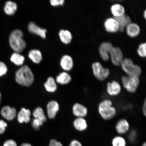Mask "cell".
<instances>
[{
    "label": "cell",
    "mask_w": 146,
    "mask_h": 146,
    "mask_svg": "<svg viewBox=\"0 0 146 146\" xmlns=\"http://www.w3.org/2000/svg\"><path fill=\"white\" fill-rule=\"evenodd\" d=\"M115 18L117 21L119 25V31L120 32H123L127 25L132 22L130 17L125 14L119 17Z\"/></svg>",
    "instance_id": "44dd1931"
},
{
    "label": "cell",
    "mask_w": 146,
    "mask_h": 146,
    "mask_svg": "<svg viewBox=\"0 0 146 146\" xmlns=\"http://www.w3.org/2000/svg\"><path fill=\"white\" fill-rule=\"evenodd\" d=\"M15 80L19 84L25 87H30L34 82V76L31 69L24 65L18 69L15 73Z\"/></svg>",
    "instance_id": "7a4b0ae2"
},
{
    "label": "cell",
    "mask_w": 146,
    "mask_h": 146,
    "mask_svg": "<svg viewBox=\"0 0 146 146\" xmlns=\"http://www.w3.org/2000/svg\"><path fill=\"white\" fill-rule=\"evenodd\" d=\"M33 114L35 118L40 120L43 123L46 121V117L44 114L43 109L41 107H38L35 109Z\"/></svg>",
    "instance_id": "4316f807"
},
{
    "label": "cell",
    "mask_w": 146,
    "mask_h": 146,
    "mask_svg": "<svg viewBox=\"0 0 146 146\" xmlns=\"http://www.w3.org/2000/svg\"><path fill=\"white\" fill-rule=\"evenodd\" d=\"M120 66L126 75L139 78L142 74L141 67L130 58H124Z\"/></svg>",
    "instance_id": "277c9868"
},
{
    "label": "cell",
    "mask_w": 146,
    "mask_h": 146,
    "mask_svg": "<svg viewBox=\"0 0 146 146\" xmlns=\"http://www.w3.org/2000/svg\"><path fill=\"white\" fill-rule=\"evenodd\" d=\"M17 8V5L15 3L8 1L5 3L3 9L5 14L9 15H12L15 13Z\"/></svg>",
    "instance_id": "603a6c76"
},
{
    "label": "cell",
    "mask_w": 146,
    "mask_h": 146,
    "mask_svg": "<svg viewBox=\"0 0 146 146\" xmlns=\"http://www.w3.org/2000/svg\"><path fill=\"white\" fill-rule=\"evenodd\" d=\"M137 52L140 57L145 58L146 56V43H142L139 45L137 49Z\"/></svg>",
    "instance_id": "f546056e"
},
{
    "label": "cell",
    "mask_w": 146,
    "mask_h": 146,
    "mask_svg": "<svg viewBox=\"0 0 146 146\" xmlns=\"http://www.w3.org/2000/svg\"><path fill=\"white\" fill-rule=\"evenodd\" d=\"M1 98H2L1 94V92H0V104H1Z\"/></svg>",
    "instance_id": "b9f144b4"
},
{
    "label": "cell",
    "mask_w": 146,
    "mask_h": 146,
    "mask_svg": "<svg viewBox=\"0 0 146 146\" xmlns=\"http://www.w3.org/2000/svg\"><path fill=\"white\" fill-rule=\"evenodd\" d=\"M121 85L130 94H134L137 90L140 83L139 78L125 75L121 78Z\"/></svg>",
    "instance_id": "5b68a950"
},
{
    "label": "cell",
    "mask_w": 146,
    "mask_h": 146,
    "mask_svg": "<svg viewBox=\"0 0 146 146\" xmlns=\"http://www.w3.org/2000/svg\"><path fill=\"white\" fill-rule=\"evenodd\" d=\"M98 112L100 117L105 120L112 119L115 117L117 111L112 100L106 98L98 104Z\"/></svg>",
    "instance_id": "6da1fadb"
},
{
    "label": "cell",
    "mask_w": 146,
    "mask_h": 146,
    "mask_svg": "<svg viewBox=\"0 0 146 146\" xmlns=\"http://www.w3.org/2000/svg\"><path fill=\"white\" fill-rule=\"evenodd\" d=\"M111 12L113 17L117 18L125 14V7L120 3L113 4L111 7Z\"/></svg>",
    "instance_id": "ffe728a7"
},
{
    "label": "cell",
    "mask_w": 146,
    "mask_h": 146,
    "mask_svg": "<svg viewBox=\"0 0 146 146\" xmlns=\"http://www.w3.org/2000/svg\"><path fill=\"white\" fill-rule=\"evenodd\" d=\"M48 146H64V145L61 142L56 139H52L49 142Z\"/></svg>",
    "instance_id": "8d00e7d4"
},
{
    "label": "cell",
    "mask_w": 146,
    "mask_h": 146,
    "mask_svg": "<svg viewBox=\"0 0 146 146\" xmlns=\"http://www.w3.org/2000/svg\"><path fill=\"white\" fill-rule=\"evenodd\" d=\"M3 146H18L17 142L12 139H8L3 143Z\"/></svg>",
    "instance_id": "836d02e7"
},
{
    "label": "cell",
    "mask_w": 146,
    "mask_h": 146,
    "mask_svg": "<svg viewBox=\"0 0 146 146\" xmlns=\"http://www.w3.org/2000/svg\"><path fill=\"white\" fill-rule=\"evenodd\" d=\"M122 90V87L121 83L116 80H112L107 83L106 91L109 96H118L121 94Z\"/></svg>",
    "instance_id": "52a82bcc"
},
{
    "label": "cell",
    "mask_w": 146,
    "mask_h": 146,
    "mask_svg": "<svg viewBox=\"0 0 146 146\" xmlns=\"http://www.w3.org/2000/svg\"><path fill=\"white\" fill-rule=\"evenodd\" d=\"M142 112L143 115L145 117L146 116V100H144L142 107Z\"/></svg>",
    "instance_id": "f35d334b"
},
{
    "label": "cell",
    "mask_w": 146,
    "mask_h": 146,
    "mask_svg": "<svg viewBox=\"0 0 146 146\" xmlns=\"http://www.w3.org/2000/svg\"><path fill=\"white\" fill-rule=\"evenodd\" d=\"M28 29L29 31L32 33L37 35L44 39L46 38V30L41 28L35 23L33 22L30 23L28 25Z\"/></svg>",
    "instance_id": "e0dca14e"
},
{
    "label": "cell",
    "mask_w": 146,
    "mask_h": 146,
    "mask_svg": "<svg viewBox=\"0 0 146 146\" xmlns=\"http://www.w3.org/2000/svg\"><path fill=\"white\" fill-rule=\"evenodd\" d=\"M68 146H83V145L79 140L74 139L70 141Z\"/></svg>",
    "instance_id": "74e56055"
},
{
    "label": "cell",
    "mask_w": 146,
    "mask_h": 146,
    "mask_svg": "<svg viewBox=\"0 0 146 146\" xmlns=\"http://www.w3.org/2000/svg\"><path fill=\"white\" fill-rule=\"evenodd\" d=\"M104 27L106 31L110 33H115L119 31V25L115 18L109 17L105 20Z\"/></svg>",
    "instance_id": "8fae6325"
},
{
    "label": "cell",
    "mask_w": 146,
    "mask_h": 146,
    "mask_svg": "<svg viewBox=\"0 0 146 146\" xmlns=\"http://www.w3.org/2000/svg\"><path fill=\"white\" fill-rule=\"evenodd\" d=\"M7 125V124L4 120H0V134H3L5 133Z\"/></svg>",
    "instance_id": "e575fe53"
},
{
    "label": "cell",
    "mask_w": 146,
    "mask_h": 146,
    "mask_svg": "<svg viewBox=\"0 0 146 146\" xmlns=\"http://www.w3.org/2000/svg\"><path fill=\"white\" fill-rule=\"evenodd\" d=\"M11 61L16 65L23 64L25 61L24 56L20 54L19 53L14 52L11 56Z\"/></svg>",
    "instance_id": "83f0119b"
},
{
    "label": "cell",
    "mask_w": 146,
    "mask_h": 146,
    "mask_svg": "<svg viewBox=\"0 0 146 146\" xmlns=\"http://www.w3.org/2000/svg\"><path fill=\"white\" fill-rule=\"evenodd\" d=\"M59 110V105L57 102L54 100L49 102L47 106V114L48 118L53 119L55 117Z\"/></svg>",
    "instance_id": "9a60e30c"
},
{
    "label": "cell",
    "mask_w": 146,
    "mask_h": 146,
    "mask_svg": "<svg viewBox=\"0 0 146 146\" xmlns=\"http://www.w3.org/2000/svg\"><path fill=\"white\" fill-rule=\"evenodd\" d=\"M20 146H33L31 144L27 143V142H24L21 144Z\"/></svg>",
    "instance_id": "ab89813d"
},
{
    "label": "cell",
    "mask_w": 146,
    "mask_h": 146,
    "mask_svg": "<svg viewBox=\"0 0 146 146\" xmlns=\"http://www.w3.org/2000/svg\"><path fill=\"white\" fill-rule=\"evenodd\" d=\"M22 31L19 29H16L11 33L9 38V44L11 48L16 52H22L27 46V44L23 39Z\"/></svg>",
    "instance_id": "3957f363"
},
{
    "label": "cell",
    "mask_w": 146,
    "mask_h": 146,
    "mask_svg": "<svg viewBox=\"0 0 146 146\" xmlns=\"http://www.w3.org/2000/svg\"><path fill=\"white\" fill-rule=\"evenodd\" d=\"M109 56L113 65L116 66L121 65L124 58L123 51L119 47L113 46Z\"/></svg>",
    "instance_id": "ba28073f"
},
{
    "label": "cell",
    "mask_w": 146,
    "mask_h": 146,
    "mask_svg": "<svg viewBox=\"0 0 146 146\" xmlns=\"http://www.w3.org/2000/svg\"><path fill=\"white\" fill-rule=\"evenodd\" d=\"M111 145L112 146H127V142L123 137L118 135L113 138Z\"/></svg>",
    "instance_id": "f1b7e54d"
},
{
    "label": "cell",
    "mask_w": 146,
    "mask_h": 146,
    "mask_svg": "<svg viewBox=\"0 0 146 146\" xmlns=\"http://www.w3.org/2000/svg\"><path fill=\"white\" fill-rule=\"evenodd\" d=\"M59 36L62 42L65 44H68L72 41V35L68 30H60L59 33Z\"/></svg>",
    "instance_id": "7402d4cb"
},
{
    "label": "cell",
    "mask_w": 146,
    "mask_h": 146,
    "mask_svg": "<svg viewBox=\"0 0 146 146\" xmlns=\"http://www.w3.org/2000/svg\"><path fill=\"white\" fill-rule=\"evenodd\" d=\"M70 74L66 72H63L59 74L56 78V82L61 85H66L72 81Z\"/></svg>",
    "instance_id": "d4e9b609"
},
{
    "label": "cell",
    "mask_w": 146,
    "mask_h": 146,
    "mask_svg": "<svg viewBox=\"0 0 146 146\" xmlns=\"http://www.w3.org/2000/svg\"><path fill=\"white\" fill-rule=\"evenodd\" d=\"M31 115V112L30 110L23 108L18 113V121L21 123H28L30 120Z\"/></svg>",
    "instance_id": "ac0fdd59"
},
{
    "label": "cell",
    "mask_w": 146,
    "mask_h": 146,
    "mask_svg": "<svg viewBox=\"0 0 146 146\" xmlns=\"http://www.w3.org/2000/svg\"><path fill=\"white\" fill-rule=\"evenodd\" d=\"M129 134L128 138L129 141L132 143L135 141L137 136V134L136 131L135 130H133L129 131Z\"/></svg>",
    "instance_id": "1f68e13d"
},
{
    "label": "cell",
    "mask_w": 146,
    "mask_h": 146,
    "mask_svg": "<svg viewBox=\"0 0 146 146\" xmlns=\"http://www.w3.org/2000/svg\"><path fill=\"white\" fill-rule=\"evenodd\" d=\"M73 125L75 129L80 132H84L88 127V123L85 118H76L73 121Z\"/></svg>",
    "instance_id": "2e32d148"
},
{
    "label": "cell",
    "mask_w": 146,
    "mask_h": 146,
    "mask_svg": "<svg viewBox=\"0 0 146 146\" xmlns=\"http://www.w3.org/2000/svg\"><path fill=\"white\" fill-rule=\"evenodd\" d=\"M115 129L118 135L123 136L127 134L130 131V125L126 119H120L116 122Z\"/></svg>",
    "instance_id": "30bf717a"
},
{
    "label": "cell",
    "mask_w": 146,
    "mask_h": 146,
    "mask_svg": "<svg viewBox=\"0 0 146 146\" xmlns=\"http://www.w3.org/2000/svg\"><path fill=\"white\" fill-rule=\"evenodd\" d=\"M1 113L3 118L9 121L13 120L16 115V109L9 106L3 107L1 109Z\"/></svg>",
    "instance_id": "4fadbf2b"
},
{
    "label": "cell",
    "mask_w": 146,
    "mask_h": 146,
    "mask_svg": "<svg viewBox=\"0 0 146 146\" xmlns=\"http://www.w3.org/2000/svg\"><path fill=\"white\" fill-rule=\"evenodd\" d=\"M113 45L109 41H104L100 44L98 48V52L100 58L105 61L110 59V54Z\"/></svg>",
    "instance_id": "9c48e42d"
},
{
    "label": "cell",
    "mask_w": 146,
    "mask_h": 146,
    "mask_svg": "<svg viewBox=\"0 0 146 146\" xmlns=\"http://www.w3.org/2000/svg\"><path fill=\"white\" fill-rule=\"evenodd\" d=\"M141 146H146V143L145 142H144L143 143H142Z\"/></svg>",
    "instance_id": "7bdbcfd3"
},
{
    "label": "cell",
    "mask_w": 146,
    "mask_h": 146,
    "mask_svg": "<svg viewBox=\"0 0 146 146\" xmlns=\"http://www.w3.org/2000/svg\"><path fill=\"white\" fill-rule=\"evenodd\" d=\"M8 68L6 65L3 62H0V77L6 74Z\"/></svg>",
    "instance_id": "d6a6232c"
},
{
    "label": "cell",
    "mask_w": 146,
    "mask_h": 146,
    "mask_svg": "<svg viewBox=\"0 0 146 146\" xmlns=\"http://www.w3.org/2000/svg\"><path fill=\"white\" fill-rule=\"evenodd\" d=\"M64 0H51L50 3L53 6H57L60 5H63L64 3Z\"/></svg>",
    "instance_id": "d590c367"
},
{
    "label": "cell",
    "mask_w": 146,
    "mask_h": 146,
    "mask_svg": "<svg viewBox=\"0 0 146 146\" xmlns=\"http://www.w3.org/2000/svg\"><path fill=\"white\" fill-rule=\"evenodd\" d=\"M126 32L129 37L134 38L137 36L141 31L140 27L138 24L132 23L129 24L125 29Z\"/></svg>",
    "instance_id": "5bb4252c"
},
{
    "label": "cell",
    "mask_w": 146,
    "mask_h": 146,
    "mask_svg": "<svg viewBox=\"0 0 146 146\" xmlns=\"http://www.w3.org/2000/svg\"><path fill=\"white\" fill-rule=\"evenodd\" d=\"M29 57L34 63L38 64L42 60L41 53L39 50H32L29 52Z\"/></svg>",
    "instance_id": "484cf974"
},
{
    "label": "cell",
    "mask_w": 146,
    "mask_h": 146,
    "mask_svg": "<svg viewBox=\"0 0 146 146\" xmlns=\"http://www.w3.org/2000/svg\"><path fill=\"white\" fill-rule=\"evenodd\" d=\"M45 88L47 92H54L57 88V85L53 78L50 77L44 84Z\"/></svg>",
    "instance_id": "cb8c5ba5"
},
{
    "label": "cell",
    "mask_w": 146,
    "mask_h": 146,
    "mask_svg": "<svg viewBox=\"0 0 146 146\" xmlns=\"http://www.w3.org/2000/svg\"><path fill=\"white\" fill-rule=\"evenodd\" d=\"M62 68L64 70L70 71L74 67V61L72 57L68 55H66L62 57L60 62Z\"/></svg>",
    "instance_id": "d6986e66"
},
{
    "label": "cell",
    "mask_w": 146,
    "mask_h": 146,
    "mask_svg": "<svg viewBox=\"0 0 146 146\" xmlns=\"http://www.w3.org/2000/svg\"><path fill=\"white\" fill-rule=\"evenodd\" d=\"M93 75L98 81H103L110 75V70L104 67L99 62H94L91 65Z\"/></svg>",
    "instance_id": "8992f818"
},
{
    "label": "cell",
    "mask_w": 146,
    "mask_h": 146,
    "mask_svg": "<svg viewBox=\"0 0 146 146\" xmlns=\"http://www.w3.org/2000/svg\"><path fill=\"white\" fill-rule=\"evenodd\" d=\"M43 122L41 120L34 118L32 122V126L33 128L36 130H38L40 127L43 125Z\"/></svg>",
    "instance_id": "4dcf8cb0"
},
{
    "label": "cell",
    "mask_w": 146,
    "mask_h": 146,
    "mask_svg": "<svg viewBox=\"0 0 146 146\" xmlns=\"http://www.w3.org/2000/svg\"><path fill=\"white\" fill-rule=\"evenodd\" d=\"M143 17L144 18H145V19H146V10H145V11H144V12H143Z\"/></svg>",
    "instance_id": "60d3db41"
},
{
    "label": "cell",
    "mask_w": 146,
    "mask_h": 146,
    "mask_svg": "<svg viewBox=\"0 0 146 146\" xmlns=\"http://www.w3.org/2000/svg\"><path fill=\"white\" fill-rule=\"evenodd\" d=\"M72 112L73 114L76 118H85L88 114V110L85 105L77 103L73 106Z\"/></svg>",
    "instance_id": "7c38bea8"
}]
</instances>
